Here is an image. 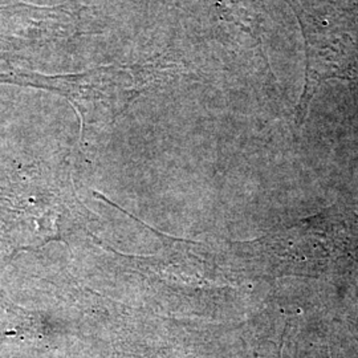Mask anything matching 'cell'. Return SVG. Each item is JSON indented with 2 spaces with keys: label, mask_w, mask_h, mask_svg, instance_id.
<instances>
[{
  "label": "cell",
  "mask_w": 358,
  "mask_h": 358,
  "mask_svg": "<svg viewBox=\"0 0 358 358\" xmlns=\"http://www.w3.org/2000/svg\"><path fill=\"white\" fill-rule=\"evenodd\" d=\"M306 38V85L296 106V122H306L309 103L321 84L331 78L358 81V53L353 40L346 35L310 32L303 27Z\"/></svg>",
  "instance_id": "1"
}]
</instances>
